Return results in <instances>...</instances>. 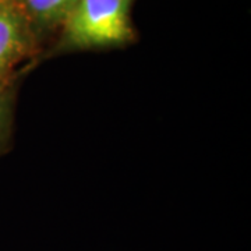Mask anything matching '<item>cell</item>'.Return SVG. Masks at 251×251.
I'll return each instance as SVG.
<instances>
[{"label": "cell", "mask_w": 251, "mask_h": 251, "mask_svg": "<svg viewBox=\"0 0 251 251\" xmlns=\"http://www.w3.org/2000/svg\"><path fill=\"white\" fill-rule=\"evenodd\" d=\"M133 0H78L62 24L63 49L85 50L125 45L134 36Z\"/></svg>", "instance_id": "cell-1"}, {"label": "cell", "mask_w": 251, "mask_h": 251, "mask_svg": "<svg viewBox=\"0 0 251 251\" xmlns=\"http://www.w3.org/2000/svg\"><path fill=\"white\" fill-rule=\"evenodd\" d=\"M32 28L17 0H0V82L31 52Z\"/></svg>", "instance_id": "cell-2"}, {"label": "cell", "mask_w": 251, "mask_h": 251, "mask_svg": "<svg viewBox=\"0 0 251 251\" xmlns=\"http://www.w3.org/2000/svg\"><path fill=\"white\" fill-rule=\"evenodd\" d=\"M32 27H62L78 0H17Z\"/></svg>", "instance_id": "cell-3"}, {"label": "cell", "mask_w": 251, "mask_h": 251, "mask_svg": "<svg viewBox=\"0 0 251 251\" xmlns=\"http://www.w3.org/2000/svg\"><path fill=\"white\" fill-rule=\"evenodd\" d=\"M11 90L0 82V150L6 147L11 130Z\"/></svg>", "instance_id": "cell-4"}]
</instances>
